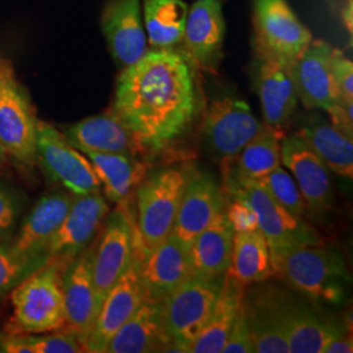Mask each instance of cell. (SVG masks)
Wrapping results in <instances>:
<instances>
[{
  "mask_svg": "<svg viewBox=\"0 0 353 353\" xmlns=\"http://www.w3.org/2000/svg\"><path fill=\"white\" fill-rule=\"evenodd\" d=\"M112 110L143 150H164L188 130L198 112L195 64L176 49L147 51L122 68Z\"/></svg>",
  "mask_w": 353,
  "mask_h": 353,
  "instance_id": "1",
  "label": "cell"
},
{
  "mask_svg": "<svg viewBox=\"0 0 353 353\" xmlns=\"http://www.w3.org/2000/svg\"><path fill=\"white\" fill-rule=\"evenodd\" d=\"M223 173L224 191L232 198L249 203L256 214L259 230L268 243L271 265L292 250L319 245L321 239L314 228L306 224L303 217L284 210L256 181L240 176L232 159L223 164Z\"/></svg>",
  "mask_w": 353,
  "mask_h": 353,
  "instance_id": "2",
  "label": "cell"
},
{
  "mask_svg": "<svg viewBox=\"0 0 353 353\" xmlns=\"http://www.w3.org/2000/svg\"><path fill=\"white\" fill-rule=\"evenodd\" d=\"M272 270L274 275H280L316 303L341 305L348 299L351 275L344 256L336 249H296L278 259Z\"/></svg>",
  "mask_w": 353,
  "mask_h": 353,
  "instance_id": "3",
  "label": "cell"
},
{
  "mask_svg": "<svg viewBox=\"0 0 353 353\" xmlns=\"http://www.w3.org/2000/svg\"><path fill=\"white\" fill-rule=\"evenodd\" d=\"M49 262L11 292L12 316L8 334H42L65 328L63 270Z\"/></svg>",
  "mask_w": 353,
  "mask_h": 353,
  "instance_id": "4",
  "label": "cell"
},
{
  "mask_svg": "<svg viewBox=\"0 0 353 353\" xmlns=\"http://www.w3.org/2000/svg\"><path fill=\"white\" fill-rule=\"evenodd\" d=\"M186 182V170L168 168L144 178L135 189L139 255L172 234Z\"/></svg>",
  "mask_w": 353,
  "mask_h": 353,
  "instance_id": "5",
  "label": "cell"
},
{
  "mask_svg": "<svg viewBox=\"0 0 353 353\" xmlns=\"http://www.w3.org/2000/svg\"><path fill=\"white\" fill-rule=\"evenodd\" d=\"M254 51L256 59L290 68L313 41L310 30L288 0H254Z\"/></svg>",
  "mask_w": 353,
  "mask_h": 353,
  "instance_id": "6",
  "label": "cell"
},
{
  "mask_svg": "<svg viewBox=\"0 0 353 353\" xmlns=\"http://www.w3.org/2000/svg\"><path fill=\"white\" fill-rule=\"evenodd\" d=\"M38 122L33 102L12 64L0 58V143L14 163L23 166L36 163Z\"/></svg>",
  "mask_w": 353,
  "mask_h": 353,
  "instance_id": "7",
  "label": "cell"
},
{
  "mask_svg": "<svg viewBox=\"0 0 353 353\" xmlns=\"http://www.w3.org/2000/svg\"><path fill=\"white\" fill-rule=\"evenodd\" d=\"M223 279L191 276L159 301L165 332L176 352H188L201 332L221 290Z\"/></svg>",
  "mask_w": 353,
  "mask_h": 353,
  "instance_id": "8",
  "label": "cell"
},
{
  "mask_svg": "<svg viewBox=\"0 0 353 353\" xmlns=\"http://www.w3.org/2000/svg\"><path fill=\"white\" fill-rule=\"evenodd\" d=\"M283 330L290 353H323L330 341L347 328L328 319L301 300L281 290H261Z\"/></svg>",
  "mask_w": 353,
  "mask_h": 353,
  "instance_id": "9",
  "label": "cell"
},
{
  "mask_svg": "<svg viewBox=\"0 0 353 353\" xmlns=\"http://www.w3.org/2000/svg\"><path fill=\"white\" fill-rule=\"evenodd\" d=\"M36 163L51 182L75 196L101 191V183L88 159L70 144L63 132L48 122H38Z\"/></svg>",
  "mask_w": 353,
  "mask_h": 353,
  "instance_id": "10",
  "label": "cell"
},
{
  "mask_svg": "<svg viewBox=\"0 0 353 353\" xmlns=\"http://www.w3.org/2000/svg\"><path fill=\"white\" fill-rule=\"evenodd\" d=\"M139 255L137 224L125 202L108 216L101 239L93 252V280L102 303L108 292Z\"/></svg>",
  "mask_w": 353,
  "mask_h": 353,
  "instance_id": "11",
  "label": "cell"
},
{
  "mask_svg": "<svg viewBox=\"0 0 353 353\" xmlns=\"http://www.w3.org/2000/svg\"><path fill=\"white\" fill-rule=\"evenodd\" d=\"M261 128L262 123L254 117L250 106L239 99H217L204 113V137L210 148L223 160L237 157Z\"/></svg>",
  "mask_w": 353,
  "mask_h": 353,
  "instance_id": "12",
  "label": "cell"
},
{
  "mask_svg": "<svg viewBox=\"0 0 353 353\" xmlns=\"http://www.w3.org/2000/svg\"><path fill=\"white\" fill-rule=\"evenodd\" d=\"M109 214V205L101 192L75 196L63 223L48 248L50 262L67 265L84 252L100 232Z\"/></svg>",
  "mask_w": 353,
  "mask_h": 353,
  "instance_id": "13",
  "label": "cell"
},
{
  "mask_svg": "<svg viewBox=\"0 0 353 353\" xmlns=\"http://www.w3.org/2000/svg\"><path fill=\"white\" fill-rule=\"evenodd\" d=\"M140 278L139 255L102 301L94 326L85 341V352L103 353L114 334L122 327L147 300Z\"/></svg>",
  "mask_w": 353,
  "mask_h": 353,
  "instance_id": "14",
  "label": "cell"
},
{
  "mask_svg": "<svg viewBox=\"0 0 353 353\" xmlns=\"http://www.w3.org/2000/svg\"><path fill=\"white\" fill-rule=\"evenodd\" d=\"M280 161L296 178L309 211L326 214L334 202L327 166L299 132L281 140Z\"/></svg>",
  "mask_w": 353,
  "mask_h": 353,
  "instance_id": "15",
  "label": "cell"
},
{
  "mask_svg": "<svg viewBox=\"0 0 353 353\" xmlns=\"http://www.w3.org/2000/svg\"><path fill=\"white\" fill-rule=\"evenodd\" d=\"M93 252L88 246L63 270L65 327L76 332L84 345L101 306L93 280Z\"/></svg>",
  "mask_w": 353,
  "mask_h": 353,
  "instance_id": "16",
  "label": "cell"
},
{
  "mask_svg": "<svg viewBox=\"0 0 353 353\" xmlns=\"http://www.w3.org/2000/svg\"><path fill=\"white\" fill-rule=\"evenodd\" d=\"M224 194L225 191L214 176L199 170H189L172 234L190 249L195 237L223 212Z\"/></svg>",
  "mask_w": 353,
  "mask_h": 353,
  "instance_id": "17",
  "label": "cell"
},
{
  "mask_svg": "<svg viewBox=\"0 0 353 353\" xmlns=\"http://www.w3.org/2000/svg\"><path fill=\"white\" fill-rule=\"evenodd\" d=\"M101 28L110 55L121 68L138 62L148 51L140 0H109Z\"/></svg>",
  "mask_w": 353,
  "mask_h": 353,
  "instance_id": "18",
  "label": "cell"
},
{
  "mask_svg": "<svg viewBox=\"0 0 353 353\" xmlns=\"http://www.w3.org/2000/svg\"><path fill=\"white\" fill-rule=\"evenodd\" d=\"M331 52L327 42L313 39L290 68L299 100L326 113L341 102L331 74Z\"/></svg>",
  "mask_w": 353,
  "mask_h": 353,
  "instance_id": "19",
  "label": "cell"
},
{
  "mask_svg": "<svg viewBox=\"0 0 353 353\" xmlns=\"http://www.w3.org/2000/svg\"><path fill=\"white\" fill-rule=\"evenodd\" d=\"M225 19L223 0H196L186 19L182 43L186 55L204 70H216L223 57Z\"/></svg>",
  "mask_w": 353,
  "mask_h": 353,
  "instance_id": "20",
  "label": "cell"
},
{
  "mask_svg": "<svg viewBox=\"0 0 353 353\" xmlns=\"http://www.w3.org/2000/svg\"><path fill=\"white\" fill-rule=\"evenodd\" d=\"M139 271L147 297L160 301L192 276L190 249L170 234L139 255Z\"/></svg>",
  "mask_w": 353,
  "mask_h": 353,
  "instance_id": "21",
  "label": "cell"
},
{
  "mask_svg": "<svg viewBox=\"0 0 353 353\" xmlns=\"http://www.w3.org/2000/svg\"><path fill=\"white\" fill-rule=\"evenodd\" d=\"M65 139L81 152L127 153L143 151L135 135L110 109L106 113L88 117L64 131Z\"/></svg>",
  "mask_w": 353,
  "mask_h": 353,
  "instance_id": "22",
  "label": "cell"
},
{
  "mask_svg": "<svg viewBox=\"0 0 353 353\" xmlns=\"http://www.w3.org/2000/svg\"><path fill=\"white\" fill-rule=\"evenodd\" d=\"M74 195L49 192L38 199L13 240V249L26 255H48V248L68 214Z\"/></svg>",
  "mask_w": 353,
  "mask_h": 353,
  "instance_id": "23",
  "label": "cell"
},
{
  "mask_svg": "<svg viewBox=\"0 0 353 353\" xmlns=\"http://www.w3.org/2000/svg\"><path fill=\"white\" fill-rule=\"evenodd\" d=\"M176 352L165 332L159 301L147 299L119 328L103 353Z\"/></svg>",
  "mask_w": 353,
  "mask_h": 353,
  "instance_id": "24",
  "label": "cell"
},
{
  "mask_svg": "<svg viewBox=\"0 0 353 353\" xmlns=\"http://www.w3.org/2000/svg\"><path fill=\"white\" fill-rule=\"evenodd\" d=\"M254 87L261 101L265 125L281 128L299 105L290 68L256 59Z\"/></svg>",
  "mask_w": 353,
  "mask_h": 353,
  "instance_id": "25",
  "label": "cell"
},
{
  "mask_svg": "<svg viewBox=\"0 0 353 353\" xmlns=\"http://www.w3.org/2000/svg\"><path fill=\"white\" fill-rule=\"evenodd\" d=\"M234 232L225 212H220L190 246L192 276L211 280L224 276L230 265Z\"/></svg>",
  "mask_w": 353,
  "mask_h": 353,
  "instance_id": "26",
  "label": "cell"
},
{
  "mask_svg": "<svg viewBox=\"0 0 353 353\" xmlns=\"http://www.w3.org/2000/svg\"><path fill=\"white\" fill-rule=\"evenodd\" d=\"M245 299L243 285L225 272L223 285L201 332L190 344L191 353H221Z\"/></svg>",
  "mask_w": 353,
  "mask_h": 353,
  "instance_id": "27",
  "label": "cell"
},
{
  "mask_svg": "<svg viewBox=\"0 0 353 353\" xmlns=\"http://www.w3.org/2000/svg\"><path fill=\"white\" fill-rule=\"evenodd\" d=\"M99 178L103 194L113 203L126 202L147 176V165L127 153L84 151Z\"/></svg>",
  "mask_w": 353,
  "mask_h": 353,
  "instance_id": "28",
  "label": "cell"
},
{
  "mask_svg": "<svg viewBox=\"0 0 353 353\" xmlns=\"http://www.w3.org/2000/svg\"><path fill=\"white\" fill-rule=\"evenodd\" d=\"M143 23L152 49L182 43L189 6L183 0H143Z\"/></svg>",
  "mask_w": 353,
  "mask_h": 353,
  "instance_id": "29",
  "label": "cell"
},
{
  "mask_svg": "<svg viewBox=\"0 0 353 353\" xmlns=\"http://www.w3.org/2000/svg\"><path fill=\"white\" fill-rule=\"evenodd\" d=\"M227 272L243 287L263 283L274 275L268 243L259 229L250 233H234Z\"/></svg>",
  "mask_w": 353,
  "mask_h": 353,
  "instance_id": "30",
  "label": "cell"
},
{
  "mask_svg": "<svg viewBox=\"0 0 353 353\" xmlns=\"http://www.w3.org/2000/svg\"><path fill=\"white\" fill-rule=\"evenodd\" d=\"M285 134L281 128L262 125L259 132L237 154V161L232 159L233 168L240 176L258 181L281 165L280 144Z\"/></svg>",
  "mask_w": 353,
  "mask_h": 353,
  "instance_id": "31",
  "label": "cell"
},
{
  "mask_svg": "<svg viewBox=\"0 0 353 353\" xmlns=\"http://www.w3.org/2000/svg\"><path fill=\"white\" fill-rule=\"evenodd\" d=\"M334 173L352 179L353 140L327 123H313L299 132Z\"/></svg>",
  "mask_w": 353,
  "mask_h": 353,
  "instance_id": "32",
  "label": "cell"
},
{
  "mask_svg": "<svg viewBox=\"0 0 353 353\" xmlns=\"http://www.w3.org/2000/svg\"><path fill=\"white\" fill-rule=\"evenodd\" d=\"M255 353H290L288 341L261 290L243 299Z\"/></svg>",
  "mask_w": 353,
  "mask_h": 353,
  "instance_id": "33",
  "label": "cell"
},
{
  "mask_svg": "<svg viewBox=\"0 0 353 353\" xmlns=\"http://www.w3.org/2000/svg\"><path fill=\"white\" fill-rule=\"evenodd\" d=\"M1 353H80L85 352L79 335L70 328L42 334H1Z\"/></svg>",
  "mask_w": 353,
  "mask_h": 353,
  "instance_id": "34",
  "label": "cell"
},
{
  "mask_svg": "<svg viewBox=\"0 0 353 353\" xmlns=\"http://www.w3.org/2000/svg\"><path fill=\"white\" fill-rule=\"evenodd\" d=\"M50 262L49 255H26L11 243H0V296L11 293L26 279Z\"/></svg>",
  "mask_w": 353,
  "mask_h": 353,
  "instance_id": "35",
  "label": "cell"
},
{
  "mask_svg": "<svg viewBox=\"0 0 353 353\" xmlns=\"http://www.w3.org/2000/svg\"><path fill=\"white\" fill-rule=\"evenodd\" d=\"M256 182L284 210L297 217H303L306 208L305 201L297 183L285 169L278 166L275 170L262 176Z\"/></svg>",
  "mask_w": 353,
  "mask_h": 353,
  "instance_id": "36",
  "label": "cell"
},
{
  "mask_svg": "<svg viewBox=\"0 0 353 353\" xmlns=\"http://www.w3.org/2000/svg\"><path fill=\"white\" fill-rule=\"evenodd\" d=\"M331 74L339 92L341 103H353V63L344 52L332 49Z\"/></svg>",
  "mask_w": 353,
  "mask_h": 353,
  "instance_id": "37",
  "label": "cell"
},
{
  "mask_svg": "<svg viewBox=\"0 0 353 353\" xmlns=\"http://www.w3.org/2000/svg\"><path fill=\"white\" fill-rule=\"evenodd\" d=\"M221 353H254L252 332L249 327L245 303H242L239 316L233 325Z\"/></svg>",
  "mask_w": 353,
  "mask_h": 353,
  "instance_id": "38",
  "label": "cell"
},
{
  "mask_svg": "<svg viewBox=\"0 0 353 353\" xmlns=\"http://www.w3.org/2000/svg\"><path fill=\"white\" fill-rule=\"evenodd\" d=\"M225 214L234 233H250L259 229L256 214L254 212L252 205L242 199L233 198L228 205Z\"/></svg>",
  "mask_w": 353,
  "mask_h": 353,
  "instance_id": "39",
  "label": "cell"
},
{
  "mask_svg": "<svg viewBox=\"0 0 353 353\" xmlns=\"http://www.w3.org/2000/svg\"><path fill=\"white\" fill-rule=\"evenodd\" d=\"M21 202L11 190L0 185V236L12 230L21 214Z\"/></svg>",
  "mask_w": 353,
  "mask_h": 353,
  "instance_id": "40",
  "label": "cell"
},
{
  "mask_svg": "<svg viewBox=\"0 0 353 353\" xmlns=\"http://www.w3.org/2000/svg\"><path fill=\"white\" fill-rule=\"evenodd\" d=\"M353 103H341L339 102L330 112L331 126L341 131L347 138H353Z\"/></svg>",
  "mask_w": 353,
  "mask_h": 353,
  "instance_id": "41",
  "label": "cell"
},
{
  "mask_svg": "<svg viewBox=\"0 0 353 353\" xmlns=\"http://www.w3.org/2000/svg\"><path fill=\"white\" fill-rule=\"evenodd\" d=\"M353 352L352 335L348 332H344L330 341L327 347L325 348L323 353H351Z\"/></svg>",
  "mask_w": 353,
  "mask_h": 353,
  "instance_id": "42",
  "label": "cell"
},
{
  "mask_svg": "<svg viewBox=\"0 0 353 353\" xmlns=\"http://www.w3.org/2000/svg\"><path fill=\"white\" fill-rule=\"evenodd\" d=\"M6 157H7V154H6V152H4V150H3V145H1V143H0V165L4 163Z\"/></svg>",
  "mask_w": 353,
  "mask_h": 353,
  "instance_id": "43",
  "label": "cell"
}]
</instances>
